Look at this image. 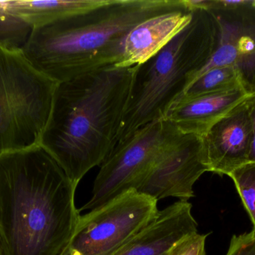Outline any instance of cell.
<instances>
[{"label": "cell", "mask_w": 255, "mask_h": 255, "mask_svg": "<svg viewBox=\"0 0 255 255\" xmlns=\"http://www.w3.org/2000/svg\"><path fill=\"white\" fill-rule=\"evenodd\" d=\"M76 188L41 145L0 155V254L65 255L81 217Z\"/></svg>", "instance_id": "cell-1"}, {"label": "cell", "mask_w": 255, "mask_h": 255, "mask_svg": "<svg viewBox=\"0 0 255 255\" xmlns=\"http://www.w3.org/2000/svg\"><path fill=\"white\" fill-rule=\"evenodd\" d=\"M134 67H109L60 82L40 145L78 186L115 145Z\"/></svg>", "instance_id": "cell-2"}, {"label": "cell", "mask_w": 255, "mask_h": 255, "mask_svg": "<svg viewBox=\"0 0 255 255\" xmlns=\"http://www.w3.org/2000/svg\"><path fill=\"white\" fill-rule=\"evenodd\" d=\"M189 7L186 0H107L33 29L22 47L31 64L57 82L118 66L132 28L156 15Z\"/></svg>", "instance_id": "cell-3"}, {"label": "cell", "mask_w": 255, "mask_h": 255, "mask_svg": "<svg viewBox=\"0 0 255 255\" xmlns=\"http://www.w3.org/2000/svg\"><path fill=\"white\" fill-rule=\"evenodd\" d=\"M220 38L221 28L215 14L192 9L191 20L178 35L154 56L134 66L117 144L146 124L166 118L210 61Z\"/></svg>", "instance_id": "cell-4"}, {"label": "cell", "mask_w": 255, "mask_h": 255, "mask_svg": "<svg viewBox=\"0 0 255 255\" xmlns=\"http://www.w3.org/2000/svg\"><path fill=\"white\" fill-rule=\"evenodd\" d=\"M58 85L22 49L0 44V155L40 145Z\"/></svg>", "instance_id": "cell-5"}, {"label": "cell", "mask_w": 255, "mask_h": 255, "mask_svg": "<svg viewBox=\"0 0 255 255\" xmlns=\"http://www.w3.org/2000/svg\"><path fill=\"white\" fill-rule=\"evenodd\" d=\"M184 135L169 120L163 119L118 142L101 165L91 199L79 211H92L128 190H137L157 159Z\"/></svg>", "instance_id": "cell-6"}, {"label": "cell", "mask_w": 255, "mask_h": 255, "mask_svg": "<svg viewBox=\"0 0 255 255\" xmlns=\"http://www.w3.org/2000/svg\"><path fill=\"white\" fill-rule=\"evenodd\" d=\"M157 201L130 190L81 216L67 255H114L158 214Z\"/></svg>", "instance_id": "cell-7"}, {"label": "cell", "mask_w": 255, "mask_h": 255, "mask_svg": "<svg viewBox=\"0 0 255 255\" xmlns=\"http://www.w3.org/2000/svg\"><path fill=\"white\" fill-rule=\"evenodd\" d=\"M207 172L202 139L184 134L157 159L136 191L157 202L168 197L187 201L194 196L195 183Z\"/></svg>", "instance_id": "cell-8"}, {"label": "cell", "mask_w": 255, "mask_h": 255, "mask_svg": "<svg viewBox=\"0 0 255 255\" xmlns=\"http://www.w3.org/2000/svg\"><path fill=\"white\" fill-rule=\"evenodd\" d=\"M201 139L210 172L229 176L249 163L253 132L245 100L219 120Z\"/></svg>", "instance_id": "cell-9"}, {"label": "cell", "mask_w": 255, "mask_h": 255, "mask_svg": "<svg viewBox=\"0 0 255 255\" xmlns=\"http://www.w3.org/2000/svg\"><path fill=\"white\" fill-rule=\"evenodd\" d=\"M198 225L187 201L159 211L155 218L114 255H169L184 238L197 233Z\"/></svg>", "instance_id": "cell-10"}, {"label": "cell", "mask_w": 255, "mask_h": 255, "mask_svg": "<svg viewBox=\"0 0 255 255\" xmlns=\"http://www.w3.org/2000/svg\"><path fill=\"white\" fill-rule=\"evenodd\" d=\"M191 18L192 9L189 7L160 13L142 21L128 34L124 58L116 67H134L145 62L178 35Z\"/></svg>", "instance_id": "cell-11"}, {"label": "cell", "mask_w": 255, "mask_h": 255, "mask_svg": "<svg viewBox=\"0 0 255 255\" xmlns=\"http://www.w3.org/2000/svg\"><path fill=\"white\" fill-rule=\"evenodd\" d=\"M242 88L200 96L175 103L165 119L181 133L202 136L210 128L247 98Z\"/></svg>", "instance_id": "cell-12"}, {"label": "cell", "mask_w": 255, "mask_h": 255, "mask_svg": "<svg viewBox=\"0 0 255 255\" xmlns=\"http://www.w3.org/2000/svg\"><path fill=\"white\" fill-rule=\"evenodd\" d=\"M107 0H10L0 6L31 30L104 4Z\"/></svg>", "instance_id": "cell-13"}, {"label": "cell", "mask_w": 255, "mask_h": 255, "mask_svg": "<svg viewBox=\"0 0 255 255\" xmlns=\"http://www.w3.org/2000/svg\"><path fill=\"white\" fill-rule=\"evenodd\" d=\"M238 34V58L235 68L242 89L255 94V0L232 10Z\"/></svg>", "instance_id": "cell-14"}, {"label": "cell", "mask_w": 255, "mask_h": 255, "mask_svg": "<svg viewBox=\"0 0 255 255\" xmlns=\"http://www.w3.org/2000/svg\"><path fill=\"white\" fill-rule=\"evenodd\" d=\"M238 88L242 87L235 66L217 67L196 79L184 91L178 102L208 94L235 91Z\"/></svg>", "instance_id": "cell-15"}, {"label": "cell", "mask_w": 255, "mask_h": 255, "mask_svg": "<svg viewBox=\"0 0 255 255\" xmlns=\"http://www.w3.org/2000/svg\"><path fill=\"white\" fill-rule=\"evenodd\" d=\"M235 183L255 232V163L249 162L229 175Z\"/></svg>", "instance_id": "cell-16"}, {"label": "cell", "mask_w": 255, "mask_h": 255, "mask_svg": "<svg viewBox=\"0 0 255 255\" xmlns=\"http://www.w3.org/2000/svg\"><path fill=\"white\" fill-rule=\"evenodd\" d=\"M208 235L193 234L180 241L169 255H205V241Z\"/></svg>", "instance_id": "cell-17"}, {"label": "cell", "mask_w": 255, "mask_h": 255, "mask_svg": "<svg viewBox=\"0 0 255 255\" xmlns=\"http://www.w3.org/2000/svg\"><path fill=\"white\" fill-rule=\"evenodd\" d=\"M226 255H255V232L235 236Z\"/></svg>", "instance_id": "cell-18"}, {"label": "cell", "mask_w": 255, "mask_h": 255, "mask_svg": "<svg viewBox=\"0 0 255 255\" xmlns=\"http://www.w3.org/2000/svg\"><path fill=\"white\" fill-rule=\"evenodd\" d=\"M245 103L248 108L249 115L251 121L252 132H253V142H252L251 152L250 161L255 163V94L247 96Z\"/></svg>", "instance_id": "cell-19"}, {"label": "cell", "mask_w": 255, "mask_h": 255, "mask_svg": "<svg viewBox=\"0 0 255 255\" xmlns=\"http://www.w3.org/2000/svg\"></svg>", "instance_id": "cell-20"}, {"label": "cell", "mask_w": 255, "mask_h": 255, "mask_svg": "<svg viewBox=\"0 0 255 255\" xmlns=\"http://www.w3.org/2000/svg\"><path fill=\"white\" fill-rule=\"evenodd\" d=\"M0 255H1V254H0Z\"/></svg>", "instance_id": "cell-21"}]
</instances>
